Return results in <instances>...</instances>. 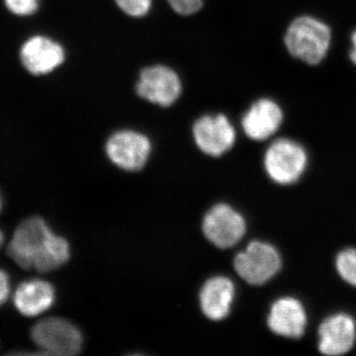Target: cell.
Listing matches in <instances>:
<instances>
[{"label":"cell","instance_id":"1","mask_svg":"<svg viewBox=\"0 0 356 356\" xmlns=\"http://www.w3.org/2000/svg\"><path fill=\"white\" fill-rule=\"evenodd\" d=\"M7 254L21 268L50 273L69 261V243L54 234L42 218L32 217L21 222L14 232Z\"/></svg>","mask_w":356,"mask_h":356},{"label":"cell","instance_id":"2","mask_svg":"<svg viewBox=\"0 0 356 356\" xmlns=\"http://www.w3.org/2000/svg\"><path fill=\"white\" fill-rule=\"evenodd\" d=\"M331 27L311 15L295 18L285 32L284 44L293 58L309 65H320L331 49Z\"/></svg>","mask_w":356,"mask_h":356},{"label":"cell","instance_id":"3","mask_svg":"<svg viewBox=\"0 0 356 356\" xmlns=\"http://www.w3.org/2000/svg\"><path fill=\"white\" fill-rule=\"evenodd\" d=\"M308 165L306 149L296 140L281 138L267 147L264 168L271 180L281 185L298 181Z\"/></svg>","mask_w":356,"mask_h":356},{"label":"cell","instance_id":"4","mask_svg":"<svg viewBox=\"0 0 356 356\" xmlns=\"http://www.w3.org/2000/svg\"><path fill=\"white\" fill-rule=\"evenodd\" d=\"M32 339L44 355L70 356L83 348V336L76 325L63 318H43L32 329Z\"/></svg>","mask_w":356,"mask_h":356},{"label":"cell","instance_id":"5","mask_svg":"<svg viewBox=\"0 0 356 356\" xmlns=\"http://www.w3.org/2000/svg\"><path fill=\"white\" fill-rule=\"evenodd\" d=\"M281 257L278 250L268 243L254 241L245 250L236 255L234 266L245 282L262 285L280 270Z\"/></svg>","mask_w":356,"mask_h":356},{"label":"cell","instance_id":"6","mask_svg":"<svg viewBox=\"0 0 356 356\" xmlns=\"http://www.w3.org/2000/svg\"><path fill=\"white\" fill-rule=\"evenodd\" d=\"M202 231L207 240L219 248L234 247L245 236V218L227 204L211 208L203 220Z\"/></svg>","mask_w":356,"mask_h":356},{"label":"cell","instance_id":"7","mask_svg":"<svg viewBox=\"0 0 356 356\" xmlns=\"http://www.w3.org/2000/svg\"><path fill=\"white\" fill-rule=\"evenodd\" d=\"M137 93L147 102L168 107L181 95V81L175 70L165 65H153L140 72Z\"/></svg>","mask_w":356,"mask_h":356},{"label":"cell","instance_id":"8","mask_svg":"<svg viewBox=\"0 0 356 356\" xmlns=\"http://www.w3.org/2000/svg\"><path fill=\"white\" fill-rule=\"evenodd\" d=\"M151 149V140L147 136L131 130L115 133L106 144L110 161L128 172L142 170L149 159Z\"/></svg>","mask_w":356,"mask_h":356},{"label":"cell","instance_id":"9","mask_svg":"<svg viewBox=\"0 0 356 356\" xmlns=\"http://www.w3.org/2000/svg\"><path fill=\"white\" fill-rule=\"evenodd\" d=\"M193 137L204 154L221 156L236 143V130L225 115H205L195 122Z\"/></svg>","mask_w":356,"mask_h":356},{"label":"cell","instance_id":"10","mask_svg":"<svg viewBox=\"0 0 356 356\" xmlns=\"http://www.w3.org/2000/svg\"><path fill=\"white\" fill-rule=\"evenodd\" d=\"M21 64L33 76H44L57 70L65 62L62 44L55 40L35 35L26 40L20 48Z\"/></svg>","mask_w":356,"mask_h":356},{"label":"cell","instance_id":"11","mask_svg":"<svg viewBox=\"0 0 356 356\" xmlns=\"http://www.w3.org/2000/svg\"><path fill=\"white\" fill-rule=\"evenodd\" d=\"M284 121V112L271 98H259L250 105L242 119V128L250 140L261 142L273 137Z\"/></svg>","mask_w":356,"mask_h":356},{"label":"cell","instance_id":"12","mask_svg":"<svg viewBox=\"0 0 356 356\" xmlns=\"http://www.w3.org/2000/svg\"><path fill=\"white\" fill-rule=\"evenodd\" d=\"M356 323L348 314L330 316L318 327V350L325 355H343L353 348Z\"/></svg>","mask_w":356,"mask_h":356},{"label":"cell","instance_id":"13","mask_svg":"<svg viewBox=\"0 0 356 356\" xmlns=\"http://www.w3.org/2000/svg\"><path fill=\"white\" fill-rule=\"evenodd\" d=\"M267 325L269 330L277 336L300 339L307 327L305 308L294 297L277 299L269 311Z\"/></svg>","mask_w":356,"mask_h":356},{"label":"cell","instance_id":"14","mask_svg":"<svg viewBox=\"0 0 356 356\" xmlns=\"http://www.w3.org/2000/svg\"><path fill=\"white\" fill-rule=\"evenodd\" d=\"M234 298V283L225 276H216L206 281L199 296L201 310L212 321H221L228 317Z\"/></svg>","mask_w":356,"mask_h":356},{"label":"cell","instance_id":"15","mask_svg":"<svg viewBox=\"0 0 356 356\" xmlns=\"http://www.w3.org/2000/svg\"><path fill=\"white\" fill-rule=\"evenodd\" d=\"M55 297V289L51 283L34 280L21 283L14 293L13 301L22 315L36 317L51 308Z\"/></svg>","mask_w":356,"mask_h":356},{"label":"cell","instance_id":"16","mask_svg":"<svg viewBox=\"0 0 356 356\" xmlns=\"http://www.w3.org/2000/svg\"><path fill=\"white\" fill-rule=\"evenodd\" d=\"M336 267L339 276L351 286L356 287V250L346 248L337 254Z\"/></svg>","mask_w":356,"mask_h":356},{"label":"cell","instance_id":"17","mask_svg":"<svg viewBox=\"0 0 356 356\" xmlns=\"http://www.w3.org/2000/svg\"><path fill=\"white\" fill-rule=\"evenodd\" d=\"M124 13L132 17H143L149 13L152 0H115Z\"/></svg>","mask_w":356,"mask_h":356},{"label":"cell","instance_id":"18","mask_svg":"<svg viewBox=\"0 0 356 356\" xmlns=\"http://www.w3.org/2000/svg\"><path fill=\"white\" fill-rule=\"evenodd\" d=\"M7 10L13 15L26 17L39 9L40 0H3Z\"/></svg>","mask_w":356,"mask_h":356},{"label":"cell","instance_id":"19","mask_svg":"<svg viewBox=\"0 0 356 356\" xmlns=\"http://www.w3.org/2000/svg\"><path fill=\"white\" fill-rule=\"evenodd\" d=\"M170 7L180 15L197 13L203 6V0H168Z\"/></svg>","mask_w":356,"mask_h":356},{"label":"cell","instance_id":"20","mask_svg":"<svg viewBox=\"0 0 356 356\" xmlns=\"http://www.w3.org/2000/svg\"><path fill=\"white\" fill-rule=\"evenodd\" d=\"M9 292H10V284H9L8 275L6 271L0 269V306L6 303Z\"/></svg>","mask_w":356,"mask_h":356},{"label":"cell","instance_id":"21","mask_svg":"<svg viewBox=\"0 0 356 356\" xmlns=\"http://www.w3.org/2000/svg\"><path fill=\"white\" fill-rule=\"evenodd\" d=\"M351 48L350 51V60L356 67V30L350 36Z\"/></svg>","mask_w":356,"mask_h":356},{"label":"cell","instance_id":"22","mask_svg":"<svg viewBox=\"0 0 356 356\" xmlns=\"http://www.w3.org/2000/svg\"><path fill=\"white\" fill-rule=\"evenodd\" d=\"M3 241H4L3 234H2V232L0 231V247H1L2 243H3Z\"/></svg>","mask_w":356,"mask_h":356},{"label":"cell","instance_id":"23","mask_svg":"<svg viewBox=\"0 0 356 356\" xmlns=\"http://www.w3.org/2000/svg\"><path fill=\"white\" fill-rule=\"evenodd\" d=\"M0 209H1V199H0Z\"/></svg>","mask_w":356,"mask_h":356}]
</instances>
